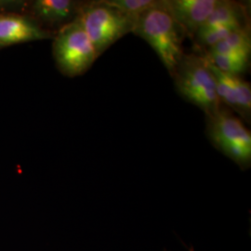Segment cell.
Returning a JSON list of instances; mask_svg holds the SVG:
<instances>
[{
    "label": "cell",
    "mask_w": 251,
    "mask_h": 251,
    "mask_svg": "<svg viewBox=\"0 0 251 251\" xmlns=\"http://www.w3.org/2000/svg\"><path fill=\"white\" fill-rule=\"evenodd\" d=\"M161 3L185 35L194 38L219 0H161Z\"/></svg>",
    "instance_id": "obj_6"
},
{
    "label": "cell",
    "mask_w": 251,
    "mask_h": 251,
    "mask_svg": "<svg viewBox=\"0 0 251 251\" xmlns=\"http://www.w3.org/2000/svg\"><path fill=\"white\" fill-rule=\"evenodd\" d=\"M235 31L233 28L227 26H213L200 28L194 36V40L202 51H205L212 46L224 40L232 32Z\"/></svg>",
    "instance_id": "obj_12"
},
{
    "label": "cell",
    "mask_w": 251,
    "mask_h": 251,
    "mask_svg": "<svg viewBox=\"0 0 251 251\" xmlns=\"http://www.w3.org/2000/svg\"><path fill=\"white\" fill-rule=\"evenodd\" d=\"M77 18L98 58L120 38L132 33L134 28L132 19L104 0L81 3Z\"/></svg>",
    "instance_id": "obj_3"
},
{
    "label": "cell",
    "mask_w": 251,
    "mask_h": 251,
    "mask_svg": "<svg viewBox=\"0 0 251 251\" xmlns=\"http://www.w3.org/2000/svg\"><path fill=\"white\" fill-rule=\"evenodd\" d=\"M51 33L34 22L16 14H0V46L50 38Z\"/></svg>",
    "instance_id": "obj_7"
},
{
    "label": "cell",
    "mask_w": 251,
    "mask_h": 251,
    "mask_svg": "<svg viewBox=\"0 0 251 251\" xmlns=\"http://www.w3.org/2000/svg\"><path fill=\"white\" fill-rule=\"evenodd\" d=\"M251 27H246L232 32L224 40L220 41L202 52L215 54H251Z\"/></svg>",
    "instance_id": "obj_10"
},
{
    "label": "cell",
    "mask_w": 251,
    "mask_h": 251,
    "mask_svg": "<svg viewBox=\"0 0 251 251\" xmlns=\"http://www.w3.org/2000/svg\"><path fill=\"white\" fill-rule=\"evenodd\" d=\"M134 22L145 10L153 7L158 0H104Z\"/></svg>",
    "instance_id": "obj_14"
},
{
    "label": "cell",
    "mask_w": 251,
    "mask_h": 251,
    "mask_svg": "<svg viewBox=\"0 0 251 251\" xmlns=\"http://www.w3.org/2000/svg\"><path fill=\"white\" fill-rule=\"evenodd\" d=\"M132 34L152 47L171 75L185 54L182 43L186 35L163 7L161 0L138 17Z\"/></svg>",
    "instance_id": "obj_1"
},
{
    "label": "cell",
    "mask_w": 251,
    "mask_h": 251,
    "mask_svg": "<svg viewBox=\"0 0 251 251\" xmlns=\"http://www.w3.org/2000/svg\"><path fill=\"white\" fill-rule=\"evenodd\" d=\"M202 55L217 69L230 75L240 76L246 72L250 64L251 54H215L202 52Z\"/></svg>",
    "instance_id": "obj_11"
},
{
    "label": "cell",
    "mask_w": 251,
    "mask_h": 251,
    "mask_svg": "<svg viewBox=\"0 0 251 251\" xmlns=\"http://www.w3.org/2000/svg\"><path fill=\"white\" fill-rule=\"evenodd\" d=\"M171 77L179 95L206 116L224 106L217 93L215 76L202 54H184Z\"/></svg>",
    "instance_id": "obj_2"
},
{
    "label": "cell",
    "mask_w": 251,
    "mask_h": 251,
    "mask_svg": "<svg viewBox=\"0 0 251 251\" xmlns=\"http://www.w3.org/2000/svg\"><path fill=\"white\" fill-rule=\"evenodd\" d=\"M80 6V2L72 0H38L33 5V11L38 21L56 33L77 18Z\"/></svg>",
    "instance_id": "obj_8"
},
{
    "label": "cell",
    "mask_w": 251,
    "mask_h": 251,
    "mask_svg": "<svg viewBox=\"0 0 251 251\" xmlns=\"http://www.w3.org/2000/svg\"><path fill=\"white\" fill-rule=\"evenodd\" d=\"M235 99L237 104V114L243 119L250 123L251 118V84L240 76L233 75Z\"/></svg>",
    "instance_id": "obj_13"
},
{
    "label": "cell",
    "mask_w": 251,
    "mask_h": 251,
    "mask_svg": "<svg viewBox=\"0 0 251 251\" xmlns=\"http://www.w3.org/2000/svg\"><path fill=\"white\" fill-rule=\"evenodd\" d=\"M52 47L57 67L69 77L85 74L98 58L78 18L55 33Z\"/></svg>",
    "instance_id": "obj_5"
},
{
    "label": "cell",
    "mask_w": 251,
    "mask_h": 251,
    "mask_svg": "<svg viewBox=\"0 0 251 251\" xmlns=\"http://www.w3.org/2000/svg\"><path fill=\"white\" fill-rule=\"evenodd\" d=\"M206 132L217 150L223 152L240 169L251 166V133L240 118L223 106L213 115L206 116Z\"/></svg>",
    "instance_id": "obj_4"
},
{
    "label": "cell",
    "mask_w": 251,
    "mask_h": 251,
    "mask_svg": "<svg viewBox=\"0 0 251 251\" xmlns=\"http://www.w3.org/2000/svg\"><path fill=\"white\" fill-rule=\"evenodd\" d=\"M194 251V249H193V248H191V249H190V251Z\"/></svg>",
    "instance_id": "obj_15"
},
{
    "label": "cell",
    "mask_w": 251,
    "mask_h": 251,
    "mask_svg": "<svg viewBox=\"0 0 251 251\" xmlns=\"http://www.w3.org/2000/svg\"><path fill=\"white\" fill-rule=\"evenodd\" d=\"M213 26L231 27L234 30L251 27L248 6L232 0H219L212 13L200 28Z\"/></svg>",
    "instance_id": "obj_9"
}]
</instances>
